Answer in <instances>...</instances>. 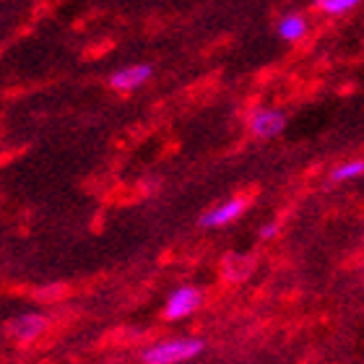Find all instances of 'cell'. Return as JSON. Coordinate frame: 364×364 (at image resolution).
Masks as SVG:
<instances>
[{
    "instance_id": "6da1fadb",
    "label": "cell",
    "mask_w": 364,
    "mask_h": 364,
    "mask_svg": "<svg viewBox=\"0 0 364 364\" xmlns=\"http://www.w3.org/2000/svg\"><path fill=\"white\" fill-rule=\"evenodd\" d=\"M205 351V338L200 336H172L149 343L141 351L144 364H188Z\"/></svg>"
},
{
    "instance_id": "7a4b0ae2",
    "label": "cell",
    "mask_w": 364,
    "mask_h": 364,
    "mask_svg": "<svg viewBox=\"0 0 364 364\" xmlns=\"http://www.w3.org/2000/svg\"><path fill=\"white\" fill-rule=\"evenodd\" d=\"M205 302V291L200 287H193V284H182V287L172 289L164 302V310H161V318L167 323H182V320H190L196 315Z\"/></svg>"
},
{
    "instance_id": "3957f363",
    "label": "cell",
    "mask_w": 364,
    "mask_h": 364,
    "mask_svg": "<svg viewBox=\"0 0 364 364\" xmlns=\"http://www.w3.org/2000/svg\"><path fill=\"white\" fill-rule=\"evenodd\" d=\"M252 198L250 196H232L227 200H219L216 205H211L208 211L200 213L198 219V227L200 229H224L229 224L240 221L250 208Z\"/></svg>"
},
{
    "instance_id": "277c9868",
    "label": "cell",
    "mask_w": 364,
    "mask_h": 364,
    "mask_svg": "<svg viewBox=\"0 0 364 364\" xmlns=\"http://www.w3.org/2000/svg\"><path fill=\"white\" fill-rule=\"evenodd\" d=\"M258 271V255L255 252H227L219 263V279L227 287H242Z\"/></svg>"
},
{
    "instance_id": "5b68a950",
    "label": "cell",
    "mask_w": 364,
    "mask_h": 364,
    "mask_svg": "<svg viewBox=\"0 0 364 364\" xmlns=\"http://www.w3.org/2000/svg\"><path fill=\"white\" fill-rule=\"evenodd\" d=\"M247 128L260 141H273L287 130V114L276 109V107H255L250 112Z\"/></svg>"
},
{
    "instance_id": "8992f818",
    "label": "cell",
    "mask_w": 364,
    "mask_h": 364,
    "mask_svg": "<svg viewBox=\"0 0 364 364\" xmlns=\"http://www.w3.org/2000/svg\"><path fill=\"white\" fill-rule=\"evenodd\" d=\"M154 76V65L149 63H136V65H125V68L114 70L107 84L114 91H136Z\"/></svg>"
},
{
    "instance_id": "52a82bcc",
    "label": "cell",
    "mask_w": 364,
    "mask_h": 364,
    "mask_svg": "<svg viewBox=\"0 0 364 364\" xmlns=\"http://www.w3.org/2000/svg\"><path fill=\"white\" fill-rule=\"evenodd\" d=\"M45 328H47L45 318L37 315V312H29V315H18V318L8 320L6 333L18 343H29L45 333Z\"/></svg>"
},
{
    "instance_id": "ba28073f",
    "label": "cell",
    "mask_w": 364,
    "mask_h": 364,
    "mask_svg": "<svg viewBox=\"0 0 364 364\" xmlns=\"http://www.w3.org/2000/svg\"><path fill=\"white\" fill-rule=\"evenodd\" d=\"M276 34L284 42H299L307 34V16L299 11H289L276 21Z\"/></svg>"
},
{
    "instance_id": "9c48e42d",
    "label": "cell",
    "mask_w": 364,
    "mask_h": 364,
    "mask_svg": "<svg viewBox=\"0 0 364 364\" xmlns=\"http://www.w3.org/2000/svg\"><path fill=\"white\" fill-rule=\"evenodd\" d=\"M364 177V159H346L328 172V185H346Z\"/></svg>"
},
{
    "instance_id": "30bf717a",
    "label": "cell",
    "mask_w": 364,
    "mask_h": 364,
    "mask_svg": "<svg viewBox=\"0 0 364 364\" xmlns=\"http://www.w3.org/2000/svg\"><path fill=\"white\" fill-rule=\"evenodd\" d=\"M362 0H315V6L318 11L328 16H341V14H349L351 8H357Z\"/></svg>"
},
{
    "instance_id": "8fae6325",
    "label": "cell",
    "mask_w": 364,
    "mask_h": 364,
    "mask_svg": "<svg viewBox=\"0 0 364 364\" xmlns=\"http://www.w3.org/2000/svg\"><path fill=\"white\" fill-rule=\"evenodd\" d=\"M279 235H281V221L279 219H268L258 227V232H255V240H258L260 245H268V242H273V240H279Z\"/></svg>"
},
{
    "instance_id": "7c38bea8",
    "label": "cell",
    "mask_w": 364,
    "mask_h": 364,
    "mask_svg": "<svg viewBox=\"0 0 364 364\" xmlns=\"http://www.w3.org/2000/svg\"><path fill=\"white\" fill-rule=\"evenodd\" d=\"M362 318H364V307H362Z\"/></svg>"
}]
</instances>
